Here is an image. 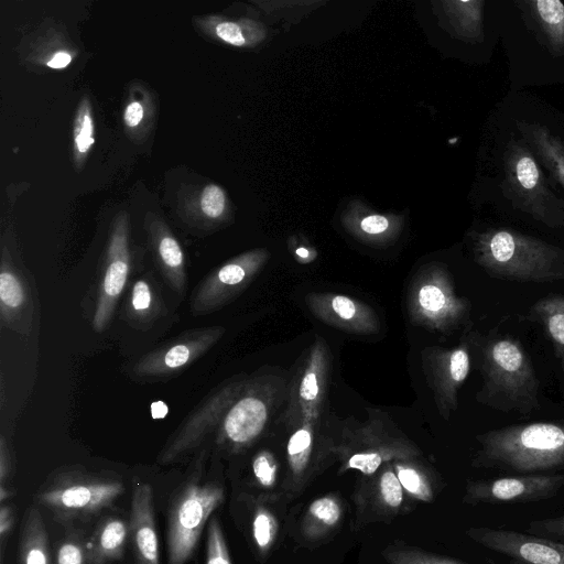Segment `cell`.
Wrapping results in <instances>:
<instances>
[{
  "label": "cell",
  "instance_id": "f1b7e54d",
  "mask_svg": "<svg viewBox=\"0 0 564 564\" xmlns=\"http://www.w3.org/2000/svg\"><path fill=\"white\" fill-rule=\"evenodd\" d=\"M341 513V505L335 496L317 498L307 508L303 531L307 536H319L338 524Z\"/></svg>",
  "mask_w": 564,
  "mask_h": 564
},
{
  "label": "cell",
  "instance_id": "30bf717a",
  "mask_svg": "<svg viewBox=\"0 0 564 564\" xmlns=\"http://www.w3.org/2000/svg\"><path fill=\"white\" fill-rule=\"evenodd\" d=\"M123 491L124 486L118 480L69 473L55 478L36 499L65 520L94 516L108 508Z\"/></svg>",
  "mask_w": 564,
  "mask_h": 564
},
{
  "label": "cell",
  "instance_id": "60d3db41",
  "mask_svg": "<svg viewBox=\"0 0 564 564\" xmlns=\"http://www.w3.org/2000/svg\"><path fill=\"white\" fill-rule=\"evenodd\" d=\"M359 229L365 236L377 239L390 231V221L381 215H369L361 219Z\"/></svg>",
  "mask_w": 564,
  "mask_h": 564
},
{
  "label": "cell",
  "instance_id": "5bb4252c",
  "mask_svg": "<svg viewBox=\"0 0 564 564\" xmlns=\"http://www.w3.org/2000/svg\"><path fill=\"white\" fill-rule=\"evenodd\" d=\"M564 487V474H522L469 481L465 502L469 505L525 503L550 499Z\"/></svg>",
  "mask_w": 564,
  "mask_h": 564
},
{
  "label": "cell",
  "instance_id": "f6af8a7d",
  "mask_svg": "<svg viewBox=\"0 0 564 564\" xmlns=\"http://www.w3.org/2000/svg\"><path fill=\"white\" fill-rule=\"evenodd\" d=\"M13 512L12 509L1 503L0 508V538L3 541L12 529L13 525Z\"/></svg>",
  "mask_w": 564,
  "mask_h": 564
},
{
  "label": "cell",
  "instance_id": "6da1fadb",
  "mask_svg": "<svg viewBox=\"0 0 564 564\" xmlns=\"http://www.w3.org/2000/svg\"><path fill=\"white\" fill-rule=\"evenodd\" d=\"M481 387L477 402L496 411L531 415L541 408L540 381L522 344L507 335H492L480 343Z\"/></svg>",
  "mask_w": 564,
  "mask_h": 564
},
{
  "label": "cell",
  "instance_id": "ac0fdd59",
  "mask_svg": "<svg viewBox=\"0 0 564 564\" xmlns=\"http://www.w3.org/2000/svg\"><path fill=\"white\" fill-rule=\"evenodd\" d=\"M310 312L324 324L355 335H373L381 328L377 312L367 303L335 292H311L305 296Z\"/></svg>",
  "mask_w": 564,
  "mask_h": 564
},
{
  "label": "cell",
  "instance_id": "d6986e66",
  "mask_svg": "<svg viewBox=\"0 0 564 564\" xmlns=\"http://www.w3.org/2000/svg\"><path fill=\"white\" fill-rule=\"evenodd\" d=\"M329 417L330 415L321 423L304 422L288 429L286 464L290 480L294 486L307 478L324 455H333Z\"/></svg>",
  "mask_w": 564,
  "mask_h": 564
},
{
  "label": "cell",
  "instance_id": "9c48e42d",
  "mask_svg": "<svg viewBox=\"0 0 564 564\" xmlns=\"http://www.w3.org/2000/svg\"><path fill=\"white\" fill-rule=\"evenodd\" d=\"M224 499L214 482L191 481L172 502L167 525L169 564H185L193 554L212 512Z\"/></svg>",
  "mask_w": 564,
  "mask_h": 564
},
{
  "label": "cell",
  "instance_id": "ab89813d",
  "mask_svg": "<svg viewBox=\"0 0 564 564\" xmlns=\"http://www.w3.org/2000/svg\"><path fill=\"white\" fill-rule=\"evenodd\" d=\"M529 534L564 543V516L533 520L528 524Z\"/></svg>",
  "mask_w": 564,
  "mask_h": 564
},
{
  "label": "cell",
  "instance_id": "bcb514c9",
  "mask_svg": "<svg viewBox=\"0 0 564 564\" xmlns=\"http://www.w3.org/2000/svg\"><path fill=\"white\" fill-rule=\"evenodd\" d=\"M72 62V56L65 52L59 51L55 53L47 62L46 65L51 68L59 69L64 68Z\"/></svg>",
  "mask_w": 564,
  "mask_h": 564
},
{
  "label": "cell",
  "instance_id": "9a60e30c",
  "mask_svg": "<svg viewBox=\"0 0 564 564\" xmlns=\"http://www.w3.org/2000/svg\"><path fill=\"white\" fill-rule=\"evenodd\" d=\"M247 376L231 378L214 390L184 421L159 456L169 464L195 448L212 432H216L224 413L239 392Z\"/></svg>",
  "mask_w": 564,
  "mask_h": 564
},
{
  "label": "cell",
  "instance_id": "ffe728a7",
  "mask_svg": "<svg viewBox=\"0 0 564 564\" xmlns=\"http://www.w3.org/2000/svg\"><path fill=\"white\" fill-rule=\"evenodd\" d=\"M34 305L29 283L3 251L0 265V322L3 327L28 335Z\"/></svg>",
  "mask_w": 564,
  "mask_h": 564
},
{
  "label": "cell",
  "instance_id": "8992f818",
  "mask_svg": "<svg viewBox=\"0 0 564 564\" xmlns=\"http://www.w3.org/2000/svg\"><path fill=\"white\" fill-rule=\"evenodd\" d=\"M411 323L426 330L453 334L470 322V301L456 293L446 265L432 262L417 271L406 293Z\"/></svg>",
  "mask_w": 564,
  "mask_h": 564
},
{
  "label": "cell",
  "instance_id": "ee69618b",
  "mask_svg": "<svg viewBox=\"0 0 564 564\" xmlns=\"http://www.w3.org/2000/svg\"><path fill=\"white\" fill-rule=\"evenodd\" d=\"M144 115L143 106L139 101H131L124 110V122L128 127L133 128L138 126Z\"/></svg>",
  "mask_w": 564,
  "mask_h": 564
},
{
  "label": "cell",
  "instance_id": "f35d334b",
  "mask_svg": "<svg viewBox=\"0 0 564 564\" xmlns=\"http://www.w3.org/2000/svg\"><path fill=\"white\" fill-rule=\"evenodd\" d=\"M226 205L224 191L215 185H207L200 195V209L205 216L212 219L219 218Z\"/></svg>",
  "mask_w": 564,
  "mask_h": 564
},
{
  "label": "cell",
  "instance_id": "d590c367",
  "mask_svg": "<svg viewBox=\"0 0 564 564\" xmlns=\"http://www.w3.org/2000/svg\"><path fill=\"white\" fill-rule=\"evenodd\" d=\"M390 564H464L451 557L417 550H391L386 553Z\"/></svg>",
  "mask_w": 564,
  "mask_h": 564
},
{
  "label": "cell",
  "instance_id": "3957f363",
  "mask_svg": "<svg viewBox=\"0 0 564 564\" xmlns=\"http://www.w3.org/2000/svg\"><path fill=\"white\" fill-rule=\"evenodd\" d=\"M471 465L519 474L564 468V422L508 425L476 435Z\"/></svg>",
  "mask_w": 564,
  "mask_h": 564
},
{
  "label": "cell",
  "instance_id": "d6a6232c",
  "mask_svg": "<svg viewBox=\"0 0 564 564\" xmlns=\"http://www.w3.org/2000/svg\"><path fill=\"white\" fill-rule=\"evenodd\" d=\"M278 532V523L273 513L263 506L256 509L252 519L253 541L261 553L271 547Z\"/></svg>",
  "mask_w": 564,
  "mask_h": 564
},
{
  "label": "cell",
  "instance_id": "5b68a950",
  "mask_svg": "<svg viewBox=\"0 0 564 564\" xmlns=\"http://www.w3.org/2000/svg\"><path fill=\"white\" fill-rule=\"evenodd\" d=\"M288 381L274 370L247 376L216 430V443L231 453L251 446L284 405Z\"/></svg>",
  "mask_w": 564,
  "mask_h": 564
},
{
  "label": "cell",
  "instance_id": "d4e9b609",
  "mask_svg": "<svg viewBox=\"0 0 564 564\" xmlns=\"http://www.w3.org/2000/svg\"><path fill=\"white\" fill-rule=\"evenodd\" d=\"M129 533V527L122 519L108 517L94 530L87 549L91 564H108L120 560Z\"/></svg>",
  "mask_w": 564,
  "mask_h": 564
},
{
  "label": "cell",
  "instance_id": "44dd1931",
  "mask_svg": "<svg viewBox=\"0 0 564 564\" xmlns=\"http://www.w3.org/2000/svg\"><path fill=\"white\" fill-rule=\"evenodd\" d=\"M129 532L135 564H159L153 491L149 484H139L134 488Z\"/></svg>",
  "mask_w": 564,
  "mask_h": 564
},
{
  "label": "cell",
  "instance_id": "ba28073f",
  "mask_svg": "<svg viewBox=\"0 0 564 564\" xmlns=\"http://www.w3.org/2000/svg\"><path fill=\"white\" fill-rule=\"evenodd\" d=\"M503 174V193L518 209L550 228H564V202L550 189L539 161L524 140L508 142Z\"/></svg>",
  "mask_w": 564,
  "mask_h": 564
},
{
  "label": "cell",
  "instance_id": "f546056e",
  "mask_svg": "<svg viewBox=\"0 0 564 564\" xmlns=\"http://www.w3.org/2000/svg\"><path fill=\"white\" fill-rule=\"evenodd\" d=\"M484 6L482 0L448 3L453 23L460 36L474 42L484 41Z\"/></svg>",
  "mask_w": 564,
  "mask_h": 564
},
{
  "label": "cell",
  "instance_id": "4dcf8cb0",
  "mask_svg": "<svg viewBox=\"0 0 564 564\" xmlns=\"http://www.w3.org/2000/svg\"><path fill=\"white\" fill-rule=\"evenodd\" d=\"M415 458L398 459L392 462V465L404 491L417 500L427 502L433 499L432 486Z\"/></svg>",
  "mask_w": 564,
  "mask_h": 564
},
{
  "label": "cell",
  "instance_id": "52a82bcc",
  "mask_svg": "<svg viewBox=\"0 0 564 564\" xmlns=\"http://www.w3.org/2000/svg\"><path fill=\"white\" fill-rule=\"evenodd\" d=\"M333 355L325 339L315 336L303 351L288 381L284 405L275 420L286 430L304 422L321 423L328 419V392Z\"/></svg>",
  "mask_w": 564,
  "mask_h": 564
},
{
  "label": "cell",
  "instance_id": "7a4b0ae2",
  "mask_svg": "<svg viewBox=\"0 0 564 564\" xmlns=\"http://www.w3.org/2000/svg\"><path fill=\"white\" fill-rule=\"evenodd\" d=\"M475 262L491 278L530 283L564 280V249L509 228L474 237Z\"/></svg>",
  "mask_w": 564,
  "mask_h": 564
},
{
  "label": "cell",
  "instance_id": "cb8c5ba5",
  "mask_svg": "<svg viewBox=\"0 0 564 564\" xmlns=\"http://www.w3.org/2000/svg\"><path fill=\"white\" fill-rule=\"evenodd\" d=\"M152 247L164 281L174 292L182 295L186 289L187 278L181 245L166 228H158L152 235Z\"/></svg>",
  "mask_w": 564,
  "mask_h": 564
},
{
  "label": "cell",
  "instance_id": "8d00e7d4",
  "mask_svg": "<svg viewBox=\"0 0 564 564\" xmlns=\"http://www.w3.org/2000/svg\"><path fill=\"white\" fill-rule=\"evenodd\" d=\"M252 474L257 482L264 488H272L276 482L279 465L274 455L261 449L252 459Z\"/></svg>",
  "mask_w": 564,
  "mask_h": 564
},
{
  "label": "cell",
  "instance_id": "836d02e7",
  "mask_svg": "<svg viewBox=\"0 0 564 564\" xmlns=\"http://www.w3.org/2000/svg\"><path fill=\"white\" fill-rule=\"evenodd\" d=\"M88 106L82 105L75 119L74 147L78 158H84L95 142L94 122Z\"/></svg>",
  "mask_w": 564,
  "mask_h": 564
},
{
  "label": "cell",
  "instance_id": "484cf974",
  "mask_svg": "<svg viewBox=\"0 0 564 564\" xmlns=\"http://www.w3.org/2000/svg\"><path fill=\"white\" fill-rule=\"evenodd\" d=\"M163 308L159 288L152 276L135 280L127 300V317L135 328H149L160 316Z\"/></svg>",
  "mask_w": 564,
  "mask_h": 564
},
{
  "label": "cell",
  "instance_id": "1f68e13d",
  "mask_svg": "<svg viewBox=\"0 0 564 564\" xmlns=\"http://www.w3.org/2000/svg\"><path fill=\"white\" fill-rule=\"evenodd\" d=\"M378 473L379 497L383 505L390 509L401 507L404 498V489L395 474L392 462L386 463Z\"/></svg>",
  "mask_w": 564,
  "mask_h": 564
},
{
  "label": "cell",
  "instance_id": "e0dca14e",
  "mask_svg": "<svg viewBox=\"0 0 564 564\" xmlns=\"http://www.w3.org/2000/svg\"><path fill=\"white\" fill-rule=\"evenodd\" d=\"M130 269L131 256L128 245L127 224L119 221L111 234L104 262L93 317L95 332L101 333L109 326L118 301L126 288Z\"/></svg>",
  "mask_w": 564,
  "mask_h": 564
},
{
  "label": "cell",
  "instance_id": "4316f807",
  "mask_svg": "<svg viewBox=\"0 0 564 564\" xmlns=\"http://www.w3.org/2000/svg\"><path fill=\"white\" fill-rule=\"evenodd\" d=\"M528 319L542 326L564 372V295L547 294L541 297L530 307Z\"/></svg>",
  "mask_w": 564,
  "mask_h": 564
},
{
  "label": "cell",
  "instance_id": "83f0119b",
  "mask_svg": "<svg viewBox=\"0 0 564 564\" xmlns=\"http://www.w3.org/2000/svg\"><path fill=\"white\" fill-rule=\"evenodd\" d=\"M21 564H50L48 536L43 518L35 508L25 514L20 540Z\"/></svg>",
  "mask_w": 564,
  "mask_h": 564
},
{
  "label": "cell",
  "instance_id": "603a6c76",
  "mask_svg": "<svg viewBox=\"0 0 564 564\" xmlns=\"http://www.w3.org/2000/svg\"><path fill=\"white\" fill-rule=\"evenodd\" d=\"M518 128L551 180L564 189V141L540 123L520 121Z\"/></svg>",
  "mask_w": 564,
  "mask_h": 564
},
{
  "label": "cell",
  "instance_id": "7bdbcfd3",
  "mask_svg": "<svg viewBox=\"0 0 564 564\" xmlns=\"http://www.w3.org/2000/svg\"><path fill=\"white\" fill-rule=\"evenodd\" d=\"M11 455L3 435L0 438V487H6L11 473Z\"/></svg>",
  "mask_w": 564,
  "mask_h": 564
},
{
  "label": "cell",
  "instance_id": "8fae6325",
  "mask_svg": "<svg viewBox=\"0 0 564 564\" xmlns=\"http://www.w3.org/2000/svg\"><path fill=\"white\" fill-rule=\"evenodd\" d=\"M477 335L468 330L451 348L426 347L421 352L422 369L440 415L449 420L458 408V393L470 371V351Z\"/></svg>",
  "mask_w": 564,
  "mask_h": 564
},
{
  "label": "cell",
  "instance_id": "4fadbf2b",
  "mask_svg": "<svg viewBox=\"0 0 564 564\" xmlns=\"http://www.w3.org/2000/svg\"><path fill=\"white\" fill-rule=\"evenodd\" d=\"M223 326L189 329L143 355L133 366V375L145 379L177 376L207 352L225 334Z\"/></svg>",
  "mask_w": 564,
  "mask_h": 564
},
{
  "label": "cell",
  "instance_id": "74e56055",
  "mask_svg": "<svg viewBox=\"0 0 564 564\" xmlns=\"http://www.w3.org/2000/svg\"><path fill=\"white\" fill-rule=\"evenodd\" d=\"M56 564H91L87 543L79 536H68L59 543Z\"/></svg>",
  "mask_w": 564,
  "mask_h": 564
},
{
  "label": "cell",
  "instance_id": "b9f144b4",
  "mask_svg": "<svg viewBox=\"0 0 564 564\" xmlns=\"http://www.w3.org/2000/svg\"><path fill=\"white\" fill-rule=\"evenodd\" d=\"M215 33L220 40L235 46H241L246 43L240 26L235 22L223 21L217 23Z\"/></svg>",
  "mask_w": 564,
  "mask_h": 564
},
{
  "label": "cell",
  "instance_id": "277c9868",
  "mask_svg": "<svg viewBox=\"0 0 564 564\" xmlns=\"http://www.w3.org/2000/svg\"><path fill=\"white\" fill-rule=\"evenodd\" d=\"M333 455L340 462V470L376 474L386 463L419 457V446L410 440L389 416L377 408L367 409V419L334 417Z\"/></svg>",
  "mask_w": 564,
  "mask_h": 564
},
{
  "label": "cell",
  "instance_id": "e575fe53",
  "mask_svg": "<svg viewBox=\"0 0 564 564\" xmlns=\"http://www.w3.org/2000/svg\"><path fill=\"white\" fill-rule=\"evenodd\" d=\"M206 564H231L223 530L215 518L207 530Z\"/></svg>",
  "mask_w": 564,
  "mask_h": 564
},
{
  "label": "cell",
  "instance_id": "7402d4cb",
  "mask_svg": "<svg viewBox=\"0 0 564 564\" xmlns=\"http://www.w3.org/2000/svg\"><path fill=\"white\" fill-rule=\"evenodd\" d=\"M514 3L549 53L554 57L564 55V3L560 0H520Z\"/></svg>",
  "mask_w": 564,
  "mask_h": 564
},
{
  "label": "cell",
  "instance_id": "7c38bea8",
  "mask_svg": "<svg viewBox=\"0 0 564 564\" xmlns=\"http://www.w3.org/2000/svg\"><path fill=\"white\" fill-rule=\"evenodd\" d=\"M269 257L265 249H254L213 270L193 291L191 313L194 316L206 315L231 302L256 279Z\"/></svg>",
  "mask_w": 564,
  "mask_h": 564
},
{
  "label": "cell",
  "instance_id": "2e32d148",
  "mask_svg": "<svg viewBox=\"0 0 564 564\" xmlns=\"http://www.w3.org/2000/svg\"><path fill=\"white\" fill-rule=\"evenodd\" d=\"M468 536L509 558L508 564H564V543L498 528H470Z\"/></svg>",
  "mask_w": 564,
  "mask_h": 564
}]
</instances>
